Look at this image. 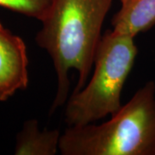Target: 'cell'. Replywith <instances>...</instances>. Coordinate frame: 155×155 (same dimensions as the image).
<instances>
[{
    "label": "cell",
    "instance_id": "obj_5",
    "mask_svg": "<svg viewBox=\"0 0 155 155\" xmlns=\"http://www.w3.org/2000/svg\"><path fill=\"white\" fill-rule=\"evenodd\" d=\"M112 30L134 37L155 25V0H130L112 18Z\"/></svg>",
    "mask_w": 155,
    "mask_h": 155
},
{
    "label": "cell",
    "instance_id": "obj_4",
    "mask_svg": "<svg viewBox=\"0 0 155 155\" xmlns=\"http://www.w3.org/2000/svg\"><path fill=\"white\" fill-rule=\"evenodd\" d=\"M28 57L24 41L0 22V103L28 87Z\"/></svg>",
    "mask_w": 155,
    "mask_h": 155
},
{
    "label": "cell",
    "instance_id": "obj_1",
    "mask_svg": "<svg viewBox=\"0 0 155 155\" xmlns=\"http://www.w3.org/2000/svg\"><path fill=\"white\" fill-rule=\"evenodd\" d=\"M114 0H53L41 21L35 42L49 54L57 78L54 99L50 113L67 104L70 89L69 72L78 78L72 92L86 84L94 66L103 23Z\"/></svg>",
    "mask_w": 155,
    "mask_h": 155
},
{
    "label": "cell",
    "instance_id": "obj_3",
    "mask_svg": "<svg viewBox=\"0 0 155 155\" xmlns=\"http://www.w3.org/2000/svg\"><path fill=\"white\" fill-rule=\"evenodd\" d=\"M133 36L107 30L102 35L94 58L91 81L67 101V126H83L110 115L122 108L123 86L138 53Z\"/></svg>",
    "mask_w": 155,
    "mask_h": 155
},
{
    "label": "cell",
    "instance_id": "obj_2",
    "mask_svg": "<svg viewBox=\"0 0 155 155\" xmlns=\"http://www.w3.org/2000/svg\"><path fill=\"white\" fill-rule=\"evenodd\" d=\"M62 155H155V83L139 89L108 122L68 127Z\"/></svg>",
    "mask_w": 155,
    "mask_h": 155
},
{
    "label": "cell",
    "instance_id": "obj_8",
    "mask_svg": "<svg viewBox=\"0 0 155 155\" xmlns=\"http://www.w3.org/2000/svg\"><path fill=\"white\" fill-rule=\"evenodd\" d=\"M121 1V4L122 5H124V4H126V3H127L128 1H130V0H120Z\"/></svg>",
    "mask_w": 155,
    "mask_h": 155
},
{
    "label": "cell",
    "instance_id": "obj_7",
    "mask_svg": "<svg viewBox=\"0 0 155 155\" xmlns=\"http://www.w3.org/2000/svg\"><path fill=\"white\" fill-rule=\"evenodd\" d=\"M53 0H0V7L41 21L49 11Z\"/></svg>",
    "mask_w": 155,
    "mask_h": 155
},
{
    "label": "cell",
    "instance_id": "obj_6",
    "mask_svg": "<svg viewBox=\"0 0 155 155\" xmlns=\"http://www.w3.org/2000/svg\"><path fill=\"white\" fill-rule=\"evenodd\" d=\"M61 134L59 129L40 130L35 119L23 123L16 136L14 153L16 155H55L60 152Z\"/></svg>",
    "mask_w": 155,
    "mask_h": 155
}]
</instances>
